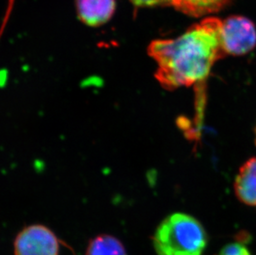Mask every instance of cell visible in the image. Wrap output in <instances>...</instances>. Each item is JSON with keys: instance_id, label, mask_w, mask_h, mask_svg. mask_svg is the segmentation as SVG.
<instances>
[{"instance_id": "6da1fadb", "label": "cell", "mask_w": 256, "mask_h": 255, "mask_svg": "<svg viewBox=\"0 0 256 255\" xmlns=\"http://www.w3.org/2000/svg\"><path fill=\"white\" fill-rule=\"evenodd\" d=\"M222 26V20L206 18L176 38L152 42L148 53L157 62L160 83L176 89L205 82L216 63L226 56Z\"/></svg>"}, {"instance_id": "7a4b0ae2", "label": "cell", "mask_w": 256, "mask_h": 255, "mask_svg": "<svg viewBox=\"0 0 256 255\" xmlns=\"http://www.w3.org/2000/svg\"><path fill=\"white\" fill-rule=\"evenodd\" d=\"M152 244L158 255H202L208 244V234L196 218L174 213L160 223Z\"/></svg>"}, {"instance_id": "3957f363", "label": "cell", "mask_w": 256, "mask_h": 255, "mask_svg": "<svg viewBox=\"0 0 256 255\" xmlns=\"http://www.w3.org/2000/svg\"><path fill=\"white\" fill-rule=\"evenodd\" d=\"M222 40L226 56L246 55L256 46V25L244 16H230L222 21Z\"/></svg>"}, {"instance_id": "277c9868", "label": "cell", "mask_w": 256, "mask_h": 255, "mask_svg": "<svg viewBox=\"0 0 256 255\" xmlns=\"http://www.w3.org/2000/svg\"><path fill=\"white\" fill-rule=\"evenodd\" d=\"M59 240L42 224L25 227L14 240V255H59Z\"/></svg>"}, {"instance_id": "5b68a950", "label": "cell", "mask_w": 256, "mask_h": 255, "mask_svg": "<svg viewBox=\"0 0 256 255\" xmlns=\"http://www.w3.org/2000/svg\"><path fill=\"white\" fill-rule=\"evenodd\" d=\"M234 190L240 202L256 207V158L248 159L240 168L234 179Z\"/></svg>"}, {"instance_id": "8992f818", "label": "cell", "mask_w": 256, "mask_h": 255, "mask_svg": "<svg viewBox=\"0 0 256 255\" xmlns=\"http://www.w3.org/2000/svg\"><path fill=\"white\" fill-rule=\"evenodd\" d=\"M80 20L92 26H100L112 17L116 10L114 0H76Z\"/></svg>"}, {"instance_id": "52a82bcc", "label": "cell", "mask_w": 256, "mask_h": 255, "mask_svg": "<svg viewBox=\"0 0 256 255\" xmlns=\"http://www.w3.org/2000/svg\"><path fill=\"white\" fill-rule=\"evenodd\" d=\"M230 0H174V6L192 17L212 14L222 10Z\"/></svg>"}, {"instance_id": "ba28073f", "label": "cell", "mask_w": 256, "mask_h": 255, "mask_svg": "<svg viewBox=\"0 0 256 255\" xmlns=\"http://www.w3.org/2000/svg\"><path fill=\"white\" fill-rule=\"evenodd\" d=\"M86 255H127L120 240L110 234H100L92 238Z\"/></svg>"}, {"instance_id": "9c48e42d", "label": "cell", "mask_w": 256, "mask_h": 255, "mask_svg": "<svg viewBox=\"0 0 256 255\" xmlns=\"http://www.w3.org/2000/svg\"><path fill=\"white\" fill-rule=\"evenodd\" d=\"M219 255H252L246 246L240 243H232L226 246Z\"/></svg>"}, {"instance_id": "30bf717a", "label": "cell", "mask_w": 256, "mask_h": 255, "mask_svg": "<svg viewBox=\"0 0 256 255\" xmlns=\"http://www.w3.org/2000/svg\"><path fill=\"white\" fill-rule=\"evenodd\" d=\"M134 4L141 6V7H150V6H156V5H172L174 6V0H130Z\"/></svg>"}, {"instance_id": "8fae6325", "label": "cell", "mask_w": 256, "mask_h": 255, "mask_svg": "<svg viewBox=\"0 0 256 255\" xmlns=\"http://www.w3.org/2000/svg\"></svg>"}]
</instances>
